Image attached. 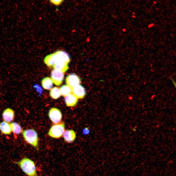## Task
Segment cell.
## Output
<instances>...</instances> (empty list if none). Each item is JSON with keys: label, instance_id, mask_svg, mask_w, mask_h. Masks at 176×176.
Masks as SVG:
<instances>
[{"label": "cell", "instance_id": "1", "mask_svg": "<svg viewBox=\"0 0 176 176\" xmlns=\"http://www.w3.org/2000/svg\"><path fill=\"white\" fill-rule=\"evenodd\" d=\"M13 162L17 165L27 176H39L34 162L29 158L24 157L19 161Z\"/></svg>", "mask_w": 176, "mask_h": 176}, {"label": "cell", "instance_id": "2", "mask_svg": "<svg viewBox=\"0 0 176 176\" xmlns=\"http://www.w3.org/2000/svg\"><path fill=\"white\" fill-rule=\"evenodd\" d=\"M22 134L26 141L36 149H38V137L37 133L33 129L22 131Z\"/></svg>", "mask_w": 176, "mask_h": 176}, {"label": "cell", "instance_id": "3", "mask_svg": "<svg viewBox=\"0 0 176 176\" xmlns=\"http://www.w3.org/2000/svg\"><path fill=\"white\" fill-rule=\"evenodd\" d=\"M65 124L64 121L54 124L50 129L48 135L53 138H58L62 136L65 131Z\"/></svg>", "mask_w": 176, "mask_h": 176}, {"label": "cell", "instance_id": "4", "mask_svg": "<svg viewBox=\"0 0 176 176\" xmlns=\"http://www.w3.org/2000/svg\"><path fill=\"white\" fill-rule=\"evenodd\" d=\"M48 115L52 122L54 124L60 123L62 119V113L59 110L56 108H51L49 110Z\"/></svg>", "mask_w": 176, "mask_h": 176}, {"label": "cell", "instance_id": "5", "mask_svg": "<svg viewBox=\"0 0 176 176\" xmlns=\"http://www.w3.org/2000/svg\"><path fill=\"white\" fill-rule=\"evenodd\" d=\"M66 82L68 86L71 88L81 83V80L80 77L74 73H71L66 77Z\"/></svg>", "mask_w": 176, "mask_h": 176}, {"label": "cell", "instance_id": "6", "mask_svg": "<svg viewBox=\"0 0 176 176\" xmlns=\"http://www.w3.org/2000/svg\"><path fill=\"white\" fill-rule=\"evenodd\" d=\"M51 77L53 82L57 86L60 85L63 81L64 74L63 72L54 69L51 72Z\"/></svg>", "mask_w": 176, "mask_h": 176}, {"label": "cell", "instance_id": "7", "mask_svg": "<svg viewBox=\"0 0 176 176\" xmlns=\"http://www.w3.org/2000/svg\"><path fill=\"white\" fill-rule=\"evenodd\" d=\"M72 89V94L78 98L82 99L86 95L85 89L80 84L73 87Z\"/></svg>", "mask_w": 176, "mask_h": 176}, {"label": "cell", "instance_id": "8", "mask_svg": "<svg viewBox=\"0 0 176 176\" xmlns=\"http://www.w3.org/2000/svg\"><path fill=\"white\" fill-rule=\"evenodd\" d=\"M45 64L49 67H53L55 64L58 61L57 56L55 52L48 55L44 59Z\"/></svg>", "mask_w": 176, "mask_h": 176}, {"label": "cell", "instance_id": "9", "mask_svg": "<svg viewBox=\"0 0 176 176\" xmlns=\"http://www.w3.org/2000/svg\"><path fill=\"white\" fill-rule=\"evenodd\" d=\"M55 52L57 55L58 61H62L67 64L70 62V56L66 52L62 50H58Z\"/></svg>", "mask_w": 176, "mask_h": 176}, {"label": "cell", "instance_id": "10", "mask_svg": "<svg viewBox=\"0 0 176 176\" xmlns=\"http://www.w3.org/2000/svg\"><path fill=\"white\" fill-rule=\"evenodd\" d=\"M65 141L68 143L73 142L76 138V134L75 131L72 130H66L63 134Z\"/></svg>", "mask_w": 176, "mask_h": 176}, {"label": "cell", "instance_id": "11", "mask_svg": "<svg viewBox=\"0 0 176 176\" xmlns=\"http://www.w3.org/2000/svg\"><path fill=\"white\" fill-rule=\"evenodd\" d=\"M65 102L67 106L73 107L77 104L78 99L72 93H70L65 96L64 98Z\"/></svg>", "mask_w": 176, "mask_h": 176}, {"label": "cell", "instance_id": "12", "mask_svg": "<svg viewBox=\"0 0 176 176\" xmlns=\"http://www.w3.org/2000/svg\"><path fill=\"white\" fill-rule=\"evenodd\" d=\"M14 114V111L12 109L7 108L4 110L2 113L3 118L5 121L10 122L13 120Z\"/></svg>", "mask_w": 176, "mask_h": 176}, {"label": "cell", "instance_id": "13", "mask_svg": "<svg viewBox=\"0 0 176 176\" xmlns=\"http://www.w3.org/2000/svg\"><path fill=\"white\" fill-rule=\"evenodd\" d=\"M53 67L55 70L62 72H66L68 69L67 64L61 61L57 62L54 65Z\"/></svg>", "mask_w": 176, "mask_h": 176}, {"label": "cell", "instance_id": "14", "mask_svg": "<svg viewBox=\"0 0 176 176\" xmlns=\"http://www.w3.org/2000/svg\"><path fill=\"white\" fill-rule=\"evenodd\" d=\"M0 129L2 133L5 134H9L11 132L10 124L5 121L0 123Z\"/></svg>", "mask_w": 176, "mask_h": 176}, {"label": "cell", "instance_id": "15", "mask_svg": "<svg viewBox=\"0 0 176 176\" xmlns=\"http://www.w3.org/2000/svg\"><path fill=\"white\" fill-rule=\"evenodd\" d=\"M41 84L43 88L46 89H51L53 86V82L49 77H46L43 78L41 80Z\"/></svg>", "mask_w": 176, "mask_h": 176}, {"label": "cell", "instance_id": "16", "mask_svg": "<svg viewBox=\"0 0 176 176\" xmlns=\"http://www.w3.org/2000/svg\"><path fill=\"white\" fill-rule=\"evenodd\" d=\"M10 124L11 130L14 133L18 134L22 132V128L18 123L13 122Z\"/></svg>", "mask_w": 176, "mask_h": 176}, {"label": "cell", "instance_id": "17", "mask_svg": "<svg viewBox=\"0 0 176 176\" xmlns=\"http://www.w3.org/2000/svg\"><path fill=\"white\" fill-rule=\"evenodd\" d=\"M51 97L54 99L59 98L61 96L59 89L56 87H54L51 89L49 92Z\"/></svg>", "mask_w": 176, "mask_h": 176}, {"label": "cell", "instance_id": "18", "mask_svg": "<svg viewBox=\"0 0 176 176\" xmlns=\"http://www.w3.org/2000/svg\"><path fill=\"white\" fill-rule=\"evenodd\" d=\"M59 90L61 95L63 96H65L71 93L72 89L71 87L67 85L64 84L60 87Z\"/></svg>", "mask_w": 176, "mask_h": 176}, {"label": "cell", "instance_id": "19", "mask_svg": "<svg viewBox=\"0 0 176 176\" xmlns=\"http://www.w3.org/2000/svg\"><path fill=\"white\" fill-rule=\"evenodd\" d=\"M33 87L37 92L39 93V96L42 94L43 90L41 87L40 86L37 84H35L33 85Z\"/></svg>", "mask_w": 176, "mask_h": 176}, {"label": "cell", "instance_id": "20", "mask_svg": "<svg viewBox=\"0 0 176 176\" xmlns=\"http://www.w3.org/2000/svg\"><path fill=\"white\" fill-rule=\"evenodd\" d=\"M51 2L55 5H58L61 3L63 0H50Z\"/></svg>", "mask_w": 176, "mask_h": 176}, {"label": "cell", "instance_id": "21", "mask_svg": "<svg viewBox=\"0 0 176 176\" xmlns=\"http://www.w3.org/2000/svg\"><path fill=\"white\" fill-rule=\"evenodd\" d=\"M89 132V131L88 129L87 128H86L84 129L83 132L84 134H87Z\"/></svg>", "mask_w": 176, "mask_h": 176}]
</instances>
